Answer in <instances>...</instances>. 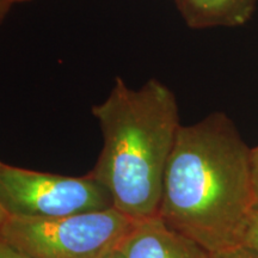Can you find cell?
Listing matches in <instances>:
<instances>
[{"label": "cell", "instance_id": "1", "mask_svg": "<svg viewBox=\"0 0 258 258\" xmlns=\"http://www.w3.org/2000/svg\"><path fill=\"white\" fill-rule=\"evenodd\" d=\"M250 153L224 112L180 125L158 217L214 253L243 244L253 209Z\"/></svg>", "mask_w": 258, "mask_h": 258}, {"label": "cell", "instance_id": "2", "mask_svg": "<svg viewBox=\"0 0 258 258\" xmlns=\"http://www.w3.org/2000/svg\"><path fill=\"white\" fill-rule=\"evenodd\" d=\"M91 112L103 147L90 173L123 214L137 221L156 217L167 161L182 125L175 93L157 79L132 89L116 78L108 97Z\"/></svg>", "mask_w": 258, "mask_h": 258}, {"label": "cell", "instance_id": "3", "mask_svg": "<svg viewBox=\"0 0 258 258\" xmlns=\"http://www.w3.org/2000/svg\"><path fill=\"white\" fill-rule=\"evenodd\" d=\"M135 222L115 207L49 219L8 217L0 239L28 258H105Z\"/></svg>", "mask_w": 258, "mask_h": 258}, {"label": "cell", "instance_id": "4", "mask_svg": "<svg viewBox=\"0 0 258 258\" xmlns=\"http://www.w3.org/2000/svg\"><path fill=\"white\" fill-rule=\"evenodd\" d=\"M0 207L8 217L49 219L114 206L109 190L91 173L69 177L0 161Z\"/></svg>", "mask_w": 258, "mask_h": 258}, {"label": "cell", "instance_id": "5", "mask_svg": "<svg viewBox=\"0 0 258 258\" xmlns=\"http://www.w3.org/2000/svg\"><path fill=\"white\" fill-rule=\"evenodd\" d=\"M123 258H218L156 217L138 220L120 245Z\"/></svg>", "mask_w": 258, "mask_h": 258}, {"label": "cell", "instance_id": "6", "mask_svg": "<svg viewBox=\"0 0 258 258\" xmlns=\"http://www.w3.org/2000/svg\"><path fill=\"white\" fill-rule=\"evenodd\" d=\"M191 29L234 28L249 22L257 0H175Z\"/></svg>", "mask_w": 258, "mask_h": 258}, {"label": "cell", "instance_id": "7", "mask_svg": "<svg viewBox=\"0 0 258 258\" xmlns=\"http://www.w3.org/2000/svg\"><path fill=\"white\" fill-rule=\"evenodd\" d=\"M243 245L258 251V208H253L251 212L246 231H245Z\"/></svg>", "mask_w": 258, "mask_h": 258}, {"label": "cell", "instance_id": "8", "mask_svg": "<svg viewBox=\"0 0 258 258\" xmlns=\"http://www.w3.org/2000/svg\"><path fill=\"white\" fill-rule=\"evenodd\" d=\"M250 165H251V180H252L253 208H258V146L251 148Z\"/></svg>", "mask_w": 258, "mask_h": 258}, {"label": "cell", "instance_id": "9", "mask_svg": "<svg viewBox=\"0 0 258 258\" xmlns=\"http://www.w3.org/2000/svg\"><path fill=\"white\" fill-rule=\"evenodd\" d=\"M217 256L218 258H258V251L241 244L233 249L217 253Z\"/></svg>", "mask_w": 258, "mask_h": 258}, {"label": "cell", "instance_id": "10", "mask_svg": "<svg viewBox=\"0 0 258 258\" xmlns=\"http://www.w3.org/2000/svg\"><path fill=\"white\" fill-rule=\"evenodd\" d=\"M0 258H28L24 256L23 253H21L17 251L11 245H9L6 241L0 239Z\"/></svg>", "mask_w": 258, "mask_h": 258}, {"label": "cell", "instance_id": "11", "mask_svg": "<svg viewBox=\"0 0 258 258\" xmlns=\"http://www.w3.org/2000/svg\"><path fill=\"white\" fill-rule=\"evenodd\" d=\"M11 2L10 0H0V24L4 22V19L8 16L10 9H11Z\"/></svg>", "mask_w": 258, "mask_h": 258}, {"label": "cell", "instance_id": "12", "mask_svg": "<svg viewBox=\"0 0 258 258\" xmlns=\"http://www.w3.org/2000/svg\"><path fill=\"white\" fill-rule=\"evenodd\" d=\"M105 258H123V256H122V253H121V251H120V247H117V249H115L114 251H111V252L109 253Z\"/></svg>", "mask_w": 258, "mask_h": 258}, {"label": "cell", "instance_id": "13", "mask_svg": "<svg viewBox=\"0 0 258 258\" xmlns=\"http://www.w3.org/2000/svg\"><path fill=\"white\" fill-rule=\"evenodd\" d=\"M6 218H8V215H6V213L3 211V208L0 207V228H2L3 224H4V221L6 220Z\"/></svg>", "mask_w": 258, "mask_h": 258}, {"label": "cell", "instance_id": "14", "mask_svg": "<svg viewBox=\"0 0 258 258\" xmlns=\"http://www.w3.org/2000/svg\"><path fill=\"white\" fill-rule=\"evenodd\" d=\"M11 2V4H18V3H25V2H30V0H10Z\"/></svg>", "mask_w": 258, "mask_h": 258}]
</instances>
